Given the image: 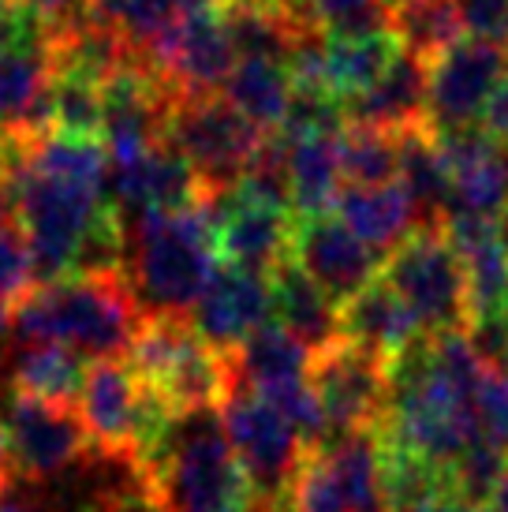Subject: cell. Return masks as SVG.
Segmentation results:
<instances>
[{
	"label": "cell",
	"mask_w": 508,
	"mask_h": 512,
	"mask_svg": "<svg viewBox=\"0 0 508 512\" xmlns=\"http://www.w3.org/2000/svg\"><path fill=\"white\" fill-rule=\"evenodd\" d=\"M142 475L161 512H221L251 505V490L217 408L180 415L161 456Z\"/></svg>",
	"instance_id": "3"
},
{
	"label": "cell",
	"mask_w": 508,
	"mask_h": 512,
	"mask_svg": "<svg viewBox=\"0 0 508 512\" xmlns=\"http://www.w3.org/2000/svg\"><path fill=\"white\" fill-rule=\"evenodd\" d=\"M340 169H344V184L352 187L396 184V176H400L396 135L367 128V124H344V131H340Z\"/></svg>",
	"instance_id": "29"
},
{
	"label": "cell",
	"mask_w": 508,
	"mask_h": 512,
	"mask_svg": "<svg viewBox=\"0 0 508 512\" xmlns=\"http://www.w3.org/2000/svg\"><path fill=\"white\" fill-rule=\"evenodd\" d=\"M4 434H8V460L27 479H49L75 464L90 445L79 412L68 404H49L30 393L12 389L4 408Z\"/></svg>",
	"instance_id": "11"
},
{
	"label": "cell",
	"mask_w": 508,
	"mask_h": 512,
	"mask_svg": "<svg viewBox=\"0 0 508 512\" xmlns=\"http://www.w3.org/2000/svg\"><path fill=\"white\" fill-rule=\"evenodd\" d=\"M426 83H430V68L423 60L400 53L367 94L344 105V124H367L389 135L419 128L426 124Z\"/></svg>",
	"instance_id": "17"
},
{
	"label": "cell",
	"mask_w": 508,
	"mask_h": 512,
	"mask_svg": "<svg viewBox=\"0 0 508 512\" xmlns=\"http://www.w3.org/2000/svg\"><path fill=\"white\" fill-rule=\"evenodd\" d=\"M452 512H494V509H464V505H460V509H452Z\"/></svg>",
	"instance_id": "44"
},
{
	"label": "cell",
	"mask_w": 508,
	"mask_h": 512,
	"mask_svg": "<svg viewBox=\"0 0 508 512\" xmlns=\"http://www.w3.org/2000/svg\"><path fill=\"white\" fill-rule=\"evenodd\" d=\"M381 262H385V255L367 247L352 228L340 225L333 214L296 217L292 266L307 273L337 307L378 281Z\"/></svg>",
	"instance_id": "12"
},
{
	"label": "cell",
	"mask_w": 508,
	"mask_h": 512,
	"mask_svg": "<svg viewBox=\"0 0 508 512\" xmlns=\"http://www.w3.org/2000/svg\"><path fill=\"white\" fill-rule=\"evenodd\" d=\"M12 471V460H8V434H4V423H0V475Z\"/></svg>",
	"instance_id": "39"
},
{
	"label": "cell",
	"mask_w": 508,
	"mask_h": 512,
	"mask_svg": "<svg viewBox=\"0 0 508 512\" xmlns=\"http://www.w3.org/2000/svg\"><path fill=\"white\" fill-rule=\"evenodd\" d=\"M213 217V240L221 266L251 273H273L284 262H292V236H296V214L277 210L266 202L247 199L240 187L221 191L206 199Z\"/></svg>",
	"instance_id": "10"
},
{
	"label": "cell",
	"mask_w": 508,
	"mask_h": 512,
	"mask_svg": "<svg viewBox=\"0 0 508 512\" xmlns=\"http://www.w3.org/2000/svg\"><path fill=\"white\" fill-rule=\"evenodd\" d=\"M269 285H273V322L288 329L311 356L340 341V307L299 266L284 262L281 270L269 273Z\"/></svg>",
	"instance_id": "20"
},
{
	"label": "cell",
	"mask_w": 508,
	"mask_h": 512,
	"mask_svg": "<svg viewBox=\"0 0 508 512\" xmlns=\"http://www.w3.org/2000/svg\"><path fill=\"white\" fill-rule=\"evenodd\" d=\"M479 434L508 460V374H486L482 382Z\"/></svg>",
	"instance_id": "33"
},
{
	"label": "cell",
	"mask_w": 508,
	"mask_h": 512,
	"mask_svg": "<svg viewBox=\"0 0 508 512\" xmlns=\"http://www.w3.org/2000/svg\"><path fill=\"white\" fill-rule=\"evenodd\" d=\"M0 225H12V143L0 139Z\"/></svg>",
	"instance_id": "36"
},
{
	"label": "cell",
	"mask_w": 508,
	"mask_h": 512,
	"mask_svg": "<svg viewBox=\"0 0 508 512\" xmlns=\"http://www.w3.org/2000/svg\"><path fill=\"white\" fill-rule=\"evenodd\" d=\"M333 217L340 225H348L359 240L374 247L378 255H389L396 243H404L415 232V210L400 184L381 187H340L333 202Z\"/></svg>",
	"instance_id": "23"
},
{
	"label": "cell",
	"mask_w": 508,
	"mask_h": 512,
	"mask_svg": "<svg viewBox=\"0 0 508 512\" xmlns=\"http://www.w3.org/2000/svg\"><path fill=\"white\" fill-rule=\"evenodd\" d=\"M381 281L404 299L423 333H460L471 322L464 262L445 228H415L381 262Z\"/></svg>",
	"instance_id": "5"
},
{
	"label": "cell",
	"mask_w": 508,
	"mask_h": 512,
	"mask_svg": "<svg viewBox=\"0 0 508 512\" xmlns=\"http://www.w3.org/2000/svg\"><path fill=\"white\" fill-rule=\"evenodd\" d=\"M464 30L471 38H490L505 45L508 30V0H456Z\"/></svg>",
	"instance_id": "34"
},
{
	"label": "cell",
	"mask_w": 508,
	"mask_h": 512,
	"mask_svg": "<svg viewBox=\"0 0 508 512\" xmlns=\"http://www.w3.org/2000/svg\"><path fill=\"white\" fill-rule=\"evenodd\" d=\"M482 128L490 131L494 139L508 143V72H505V79H501V86H497V94L490 98V105H486Z\"/></svg>",
	"instance_id": "35"
},
{
	"label": "cell",
	"mask_w": 508,
	"mask_h": 512,
	"mask_svg": "<svg viewBox=\"0 0 508 512\" xmlns=\"http://www.w3.org/2000/svg\"><path fill=\"white\" fill-rule=\"evenodd\" d=\"M284 165H288V195H292V214L318 217L333 214L344 169H340V131L337 135H303V139H284Z\"/></svg>",
	"instance_id": "22"
},
{
	"label": "cell",
	"mask_w": 508,
	"mask_h": 512,
	"mask_svg": "<svg viewBox=\"0 0 508 512\" xmlns=\"http://www.w3.org/2000/svg\"><path fill=\"white\" fill-rule=\"evenodd\" d=\"M381 4H385V12H396V8H404L408 0H381Z\"/></svg>",
	"instance_id": "42"
},
{
	"label": "cell",
	"mask_w": 508,
	"mask_h": 512,
	"mask_svg": "<svg viewBox=\"0 0 508 512\" xmlns=\"http://www.w3.org/2000/svg\"><path fill=\"white\" fill-rule=\"evenodd\" d=\"M127 240H131L127 285L142 311H150V318L154 314L187 318L213 281V273L221 270L206 202L172 214L135 217V232Z\"/></svg>",
	"instance_id": "2"
},
{
	"label": "cell",
	"mask_w": 508,
	"mask_h": 512,
	"mask_svg": "<svg viewBox=\"0 0 508 512\" xmlns=\"http://www.w3.org/2000/svg\"><path fill=\"white\" fill-rule=\"evenodd\" d=\"M314 27L329 38H359L389 30V12L381 0H303Z\"/></svg>",
	"instance_id": "30"
},
{
	"label": "cell",
	"mask_w": 508,
	"mask_h": 512,
	"mask_svg": "<svg viewBox=\"0 0 508 512\" xmlns=\"http://www.w3.org/2000/svg\"><path fill=\"white\" fill-rule=\"evenodd\" d=\"M497 322H501V329H505V337H508V285H505V292H501V303H497Z\"/></svg>",
	"instance_id": "40"
},
{
	"label": "cell",
	"mask_w": 508,
	"mask_h": 512,
	"mask_svg": "<svg viewBox=\"0 0 508 512\" xmlns=\"http://www.w3.org/2000/svg\"><path fill=\"white\" fill-rule=\"evenodd\" d=\"M34 288V270H30L27 243L15 225H0V299L19 303Z\"/></svg>",
	"instance_id": "32"
},
{
	"label": "cell",
	"mask_w": 508,
	"mask_h": 512,
	"mask_svg": "<svg viewBox=\"0 0 508 512\" xmlns=\"http://www.w3.org/2000/svg\"><path fill=\"white\" fill-rule=\"evenodd\" d=\"M430 68L426 128L434 135L475 128L508 72V49L490 38H460Z\"/></svg>",
	"instance_id": "8"
},
{
	"label": "cell",
	"mask_w": 508,
	"mask_h": 512,
	"mask_svg": "<svg viewBox=\"0 0 508 512\" xmlns=\"http://www.w3.org/2000/svg\"><path fill=\"white\" fill-rule=\"evenodd\" d=\"M12 378L19 393L49 404L79 400L86 382V359L64 344H19L12 359Z\"/></svg>",
	"instance_id": "27"
},
{
	"label": "cell",
	"mask_w": 508,
	"mask_h": 512,
	"mask_svg": "<svg viewBox=\"0 0 508 512\" xmlns=\"http://www.w3.org/2000/svg\"><path fill=\"white\" fill-rule=\"evenodd\" d=\"M311 389L329 423V438L374 430L389 404V359L352 341H337L311 363Z\"/></svg>",
	"instance_id": "9"
},
{
	"label": "cell",
	"mask_w": 508,
	"mask_h": 512,
	"mask_svg": "<svg viewBox=\"0 0 508 512\" xmlns=\"http://www.w3.org/2000/svg\"><path fill=\"white\" fill-rule=\"evenodd\" d=\"M139 326V303L124 270L38 285L12 311V333L19 344H64L94 363L127 356Z\"/></svg>",
	"instance_id": "1"
},
{
	"label": "cell",
	"mask_w": 508,
	"mask_h": 512,
	"mask_svg": "<svg viewBox=\"0 0 508 512\" xmlns=\"http://www.w3.org/2000/svg\"><path fill=\"white\" fill-rule=\"evenodd\" d=\"M12 311H15V303L0 299V344H4V337H8V333H12Z\"/></svg>",
	"instance_id": "37"
},
{
	"label": "cell",
	"mask_w": 508,
	"mask_h": 512,
	"mask_svg": "<svg viewBox=\"0 0 508 512\" xmlns=\"http://www.w3.org/2000/svg\"><path fill=\"white\" fill-rule=\"evenodd\" d=\"M292 512H348V501L340 494L337 475L329 471L322 449H311L299 464L292 490H288Z\"/></svg>",
	"instance_id": "31"
},
{
	"label": "cell",
	"mask_w": 508,
	"mask_h": 512,
	"mask_svg": "<svg viewBox=\"0 0 508 512\" xmlns=\"http://www.w3.org/2000/svg\"><path fill=\"white\" fill-rule=\"evenodd\" d=\"M127 367L180 415L221 408V400L232 389V367L225 352L202 341L191 318L172 314L142 318L139 333L127 348Z\"/></svg>",
	"instance_id": "4"
},
{
	"label": "cell",
	"mask_w": 508,
	"mask_h": 512,
	"mask_svg": "<svg viewBox=\"0 0 508 512\" xmlns=\"http://www.w3.org/2000/svg\"><path fill=\"white\" fill-rule=\"evenodd\" d=\"M322 456L329 471L337 475L348 512H389L378 430H352V434L329 438L322 445Z\"/></svg>",
	"instance_id": "24"
},
{
	"label": "cell",
	"mask_w": 508,
	"mask_h": 512,
	"mask_svg": "<svg viewBox=\"0 0 508 512\" xmlns=\"http://www.w3.org/2000/svg\"><path fill=\"white\" fill-rule=\"evenodd\" d=\"M165 139L187 157V165L206 187V199L240 184L254 154L266 143V135L247 124L221 94L176 101Z\"/></svg>",
	"instance_id": "7"
},
{
	"label": "cell",
	"mask_w": 508,
	"mask_h": 512,
	"mask_svg": "<svg viewBox=\"0 0 508 512\" xmlns=\"http://www.w3.org/2000/svg\"><path fill=\"white\" fill-rule=\"evenodd\" d=\"M497 243H501V251L508 255V214L497 217Z\"/></svg>",
	"instance_id": "41"
},
{
	"label": "cell",
	"mask_w": 508,
	"mask_h": 512,
	"mask_svg": "<svg viewBox=\"0 0 508 512\" xmlns=\"http://www.w3.org/2000/svg\"><path fill=\"white\" fill-rule=\"evenodd\" d=\"M434 139L452 176L449 217L464 214L497 221L501 214H508V143L494 139L482 124L445 131Z\"/></svg>",
	"instance_id": "13"
},
{
	"label": "cell",
	"mask_w": 508,
	"mask_h": 512,
	"mask_svg": "<svg viewBox=\"0 0 508 512\" xmlns=\"http://www.w3.org/2000/svg\"><path fill=\"white\" fill-rule=\"evenodd\" d=\"M396 143H400V176H396V184L404 187L411 210H415V225L445 228L452 202V176L445 157H441L434 131L419 124L411 131H400Z\"/></svg>",
	"instance_id": "21"
},
{
	"label": "cell",
	"mask_w": 508,
	"mask_h": 512,
	"mask_svg": "<svg viewBox=\"0 0 508 512\" xmlns=\"http://www.w3.org/2000/svg\"><path fill=\"white\" fill-rule=\"evenodd\" d=\"M490 509H494V512H508V475H505V483L497 486V494H494V501H490Z\"/></svg>",
	"instance_id": "38"
},
{
	"label": "cell",
	"mask_w": 508,
	"mask_h": 512,
	"mask_svg": "<svg viewBox=\"0 0 508 512\" xmlns=\"http://www.w3.org/2000/svg\"><path fill=\"white\" fill-rule=\"evenodd\" d=\"M221 98L262 135H277L292 105V79L288 68L273 60H236Z\"/></svg>",
	"instance_id": "26"
},
{
	"label": "cell",
	"mask_w": 508,
	"mask_h": 512,
	"mask_svg": "<svg viewBox=\"0 0 508 512\" xmlns=\"http://www.w3.org/2000/svg\"><path fill=\"white\" fill-rule=\"evenodd\" d=\"M109 199L120 214H172L206 202V187L187 157L165 139L127 165H109Z\"/></svg>",
	"instance_id": "15"
},
{
	"label": "cell",
	"mask_w": 508,
	"mask_h": 512,
	"mask_svg": "<svg viewBox=\"0 0 508 512\" xmlns=\"http://www.w3.org/2000/svg\"><path fill=\"white\" fill-rule=\"evenodd\" d=\"M217 415H221L232 453L240 460L251 505H273L288 498L292 479L307 456L296 430L288 427V419L251 389H228Z\"/></svg>",
	"instance_id": "6"
},
{
	"label": "cell",
	"mask_w": 508,
	"mask_h": 512,
	"mask_svg": "<svg viewBox=\"0 0 508 512\" xmlns=\"http://www.w3.org/2000/svg\"><path fill=\"white\" fill-rule=\"evenodd\" d=\"M221 512H254L251 505H232V509H221Z\"/></svg>",
	"instance_id": "43"
},
{
	"label": "cell",
	"mask_w": 508,
	"mask_h": 512,
	"mask_svg": "<svg viewBox=\"0 0 508 512\" xmlns=\"http://www.w3.org/2000/svg\"><path fill=\"white\" fill-rule=\"evenodd\" d=\"M0 490H4V475H0Z\"/></svg>",
	"instance_id": "45"
},
{
	"label": "cell",
	"mask_w": 508,
	"mask_h": 512,
	"mask_svg": "<svg viewBox=\"0 0 508 512\" xmlns=\"http://www.w3.org/2000/svg\"><path fill=\"white\" fill-rule=\"evenodd\" d=\"M400 57V42L393 30L359 34V38H325V94L340 105L367 94L389 64Z\"/></svg>",
	"instance_id": "25"
},
{
	"label": "cell",
	"mask_w": 508,
	"mask_h": 512,
	"mask_svg": "<svg viewBox=\"0 0 508 512\" xmlns=\"http://www.w3.org/2000/svg\"><path fill=\"white\" fill-rule=\"evenodd\" d=\"M419 337H423V326L381 277L363 292H355L348 303H340V341L359 344L389 363L404 356Z\"/></svg>",
	"instance_id": "16"
},
{
	"label": "cell",
	"mask_w": 508,
	"mask_h": 512,
	"mask_svg": "<svg viewBox=\"0 0 508 512\" xmlns=\"http://www.w3.org/2000/svg\"><path fill=\"white\" fill-rule=\"evenodd\" d=\"M505 49H508V30H505Z\"/></svg>",
	"instance_id": "46"
},
{
	"label": "cell",
	"mask_w": 508,
	"mask_h": 512,
	"mask_svg": "<svg viewBox=\"0 0 508 512\" xmlns=\"http://www.w3.org/2000/svg\"><path fill=\"white\" fill-rule=\"evenodd\" d=\"M389 30L400 42V53L434 64V60L467 38L456 0H408L404 8L389 12Z\"/></svg>",
	"instance_id": "28"
},
{
	"label": "cell",
	"mask_w": 508,
	"mask_h": 512,
	"mask_svg": "<svg viewBox=\"0 0 508 512\" xmlns=\"http://www.w3.org/2000/svg\"><path fill=\"white\" fill-rule=\"evenodd\" d=\"M314 356L303 344L281 329L277 322L262 326L228 356L232 367V389H251L258 397H273L288 385H299L311 378Z\"/></svg>",
	"instance_id": "18"
},
{
	"label": "cell",
	"mask_w": 508,
	"mask_h": 512,
	"mask_svg": "<svg viewBox=\"0 0 508 512\" xmlns=\"http://www.w3.org/2000/svg\"><path fill=\"white\" fill-rule=\"evenodd\" d=\"M187 318L210 348L232 356L251 333L273 322V285L266 273L221 266Z\"/></svg>",
	"instance_id": "14"
},
{
	"label": "cell",
	"mask_w": 508,
	"mask_h": 512,
	"mask_svg": "<svg viewBox=\"0 0 508 512\" xmlns=\"http://www.w3.org/2000/svg\"><path fill=\"white\" fill-rule=\"evenodd\" d=\"M213 4L221 0H90V12L101 30H109L124 45L127 57L146 64L187 15Z\"/></svg>",
	"instance_id": "19"
}]
</instances>
